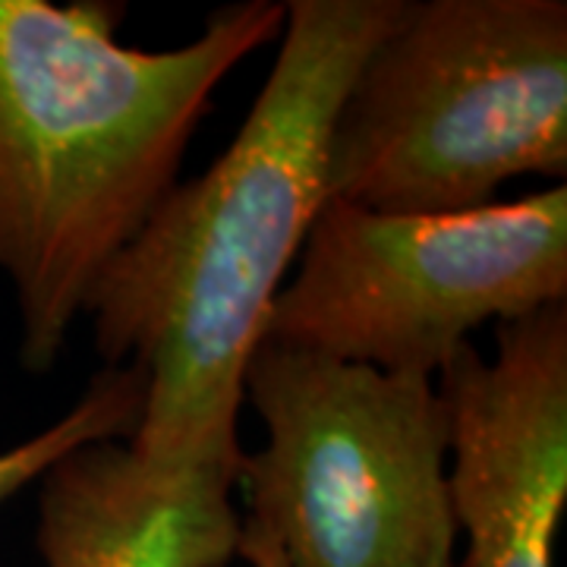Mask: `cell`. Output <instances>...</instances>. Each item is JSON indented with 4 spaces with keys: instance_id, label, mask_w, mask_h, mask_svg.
Instances as JSON below:
<instances>
[{
    "instance_id": "obj_10",
    "label": "cell",
    "mask_w": 567,
    "mask_h": 567,
    "mask_svg": "<svg viewBox=\"0 0 567 567\" xmlns=\"http://www.w3.org/2000/svg\"><path fill=\"white\" fill-rule=\"evenodd\" d=\"M454 567H464V565H454Z\"/></svg>"
},
{
    "instance_id": "obj_5",
    "label": "cell",
    "mask_w": 567,
    "mask_h": 567,
    "mask_svg": "<svg viewBox=\"0 0 567 567\" xmlns=\"http://www.w3.org/2000/svg\"><path fill=\"white\" fill-rule=\"evenodd\" d=\"M558 303H567L565 183L454 215H382L328 199L265 338L435 382L476 328Z\"/></svg>"
},
{
    "instance_id": "obj_4",
    "label": "cell",
    "mask_w": 567,
    "mask_h": 567,
    "mask_svg": "<svg viewBox=\"0 0 567 567\" xmlns=\"http://www.w3.org/2000/svg\"><path fill=\"white\" fill-rule=\"evenodd\" d=\"M244 404L265 447L244 454L246 517L287 567H454L461 539L439 385L341 363L312 350L256 347Z\"/></svg>"
},
{
    "instance_id": "obj_6",
    "label": "cell",
    "mask_w": 567,
    "mask_h": 567,
    "mask_svg": "<svg viewBox=\"0 0 567 567\" xmlns=\"http://www.w3.org/2000/svg\"><path fill=\"white\" fill-rule=\"evenodd\" d=\"M240 466L158 464L130 442L70 451L41 476L44 567H227L244 517Z\"/></svg>"
},
{
    "instance_id": "obj_8",
    "label": "cell",
    "mask_w": 567,
    "mask_h": 567,
    "mask_svg": "<svg viewBox=\"0 0 567 567\" xmlns=\"http://www.w3.org/2000/svg\"><path fill=\"white\" fill-rule=\"evenodd\" d=\"M145 406V375L136 365H102L54 425L0 454V505L41 480L70 451L99 442H130Z\"/></svg>"
},
{
    "instance_id": "obj_2",
    "label": "cell",
    "mask_w": 567,
    "mask_h": 567,
    "mask_svg": "<svg viewBox=\"0 0 567 567\" xmlns=\"http://www.w3.org/2000/svg\"><path fill=\"white\" fill-rule=\"evenodd\" d=\"M114 0H0V271L20 363L51 372L107 265L177 186L221 80L281 39L287 3L215 10L171 51L117 41Z\"/></svg>"
},
{
    "instance_id": "obj_9",
    "label": "cell",
    "mask_w": 567,
    "mask_h": 567,
    "mask_svg": "<svg viewBox=\"0 0 567 567\" xmlns=\"http://www.w3.org/2000/svg\"><path fill=\"white\" fill-rule=\"evenodd\" d=\"M237 558L249 561V567H287L278 543H275L259 524H252V520H244Z\"/></svg>"
},
{
    "instance_id": "obj_7",
    "label": "cell",
    "mask_w": 567,
    "mask_h": 567,
    "mask_svg": "<svg viewBox=\"0 0 567 567\" xmlns=\"http://www.w3.org/2000/svg\"><path fill=\"white\" fill-rule=\"evenodd\" d=\"M451 498L464 567H551L567 505V394L546 379L495 375L457 388Z\"/></svg>"
},
{
    "instance_id": "obj_3",
    "label": "cell",
    "mask_w": 567,
    "mask_h": 567,
    "mask_svg": "<svg viewBox=\"0 0 567 567\" xmlns=\"http://www.w3.org/2000/svg\"><path fill=\"white\" fill-rule=\"evenodd\" d=\"M565 174V0H410L328 136V199L382 215L470 212Z\"/></svg>"
},
{
    "instance_id": "obj_1",
    "label": "cell",
    "mask_w": 567,
    "mask_h": 567,
    "mask_svg": "<svg viewBox=\"0 0 567 567\" xmlns=\"http://www.w3.org/2000/svg\"><path fill=\"white\" fill-rule=\"evenodd\" d=\"M410 0H290L275 66L205 174L177 183L89 293L95 353L136 365L130 447L244 466L237 416L268 312L328 203V136L369 51Z\"/></svg>"
}]
</instances>
